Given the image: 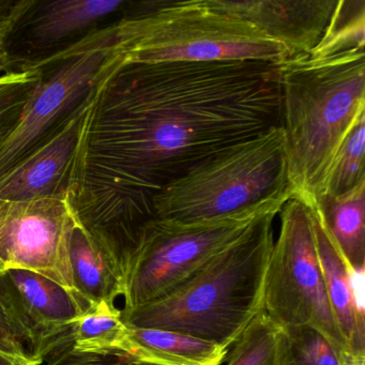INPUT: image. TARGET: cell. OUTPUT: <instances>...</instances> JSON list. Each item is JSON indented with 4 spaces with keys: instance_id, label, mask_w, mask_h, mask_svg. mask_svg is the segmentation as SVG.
Listing matches in <instances>:
<instances>
[{
    "instance_id": "1",
    "label": "cell",
    "mask_w": 365,
    "mask_h": 365,
    "mask_svg": "<svg viewBox=\"0 0 365 365\" xmlns=\"http://www.w3.org/2000/svg\"><path fill=\"white\" fill-rule=\"evenodd\" d=\"M282 125L279 65L138 63L97 86L73 208L123 250L155 217V196L209 158Z\"/></svg>"
},
{
    "instance_id": "2",
    "label": "cell",
    "mask_w": 365,
    "mask_h": 365,
    "mask_svg": "<svg viewBox=\"0 0 365 365\" xmlns=\"http://www.w3.org/2000/svg\"><path fill=\"white\" fill-rule=\"evenodd\" d=\"M279 82L288 187L315 210L339 149L365 118L364 48L292 57L279 65Z\"/></svg>"
},
{
    "instance_id": "3",
    "label": "cell",
    "mask_w": 365,
    "mask_h": 365,
    "mask_svg": "<svg viewBox=\"0 0 365 365\" xmlns=\"http://www.w3.org/2000/svg\"><path fill=\"white\" fill-rule=\"evenodd\" d=\"M279 212L258 220L168 294L135 309H121L125 324L177 331L232 347L264 312L273 223Z\"/></svg>"
},
{
    "instance_id": "4",
    "label": "cell",
    "mask_w": 365,
    "mask_h": 365,
    "mask_svg": "<svg viewBox=\"0 0 365 365\" xmlns=\"http://www.w3.org/2000/svg\"><path fill=\"white\" fill-rule=\"evenodd\" d=\"M93 34L119 68L138 63L264 61L281 65V44L228 12L215 0L151 1Z\"/></svg>"
},
{
    "instance_id": "5",
    "label": "cell",
    "mask_w": 365,
    "mask_h": 365,
    "mask_svg": "<svg viewBox=\"0 0 365 365\" xmlns=\"http://www.w3.org/2000/svg\"><path fill=\"white\" fill-rule=\"evenodd\" d=\"M292 197L287 187L230 215L185 221L149 220L125 256L123 311L150 302L180 285L258 220L279 212Z\"/></svg>"
},
{
    "instance_id": "6",
    "label": "cell",
    "mask_w": 365,
    "mask_h": 365,
    "mask_svg": "<svg viewBox=\"0 0 365 365\" xmlns=\"http://www.w3.org/2000/svg\"><path fill=\"white\" fill-rule=\"evenodd\" d=\"M282 125L209 158L164 187L155 217L200 220L230 215L287 189Z\"/></svg>"
},
{
    "instance_id": "7",
    "label": "cell",
    "mask_w": 365,
    "mask_h": 365,
    "mask_svg": "<svg viewBox=\"0 0 365 365\" xmlns=\"http://www.w3.org/2000/svg\"><path fill=\"white\" fill-rule=\"evenodd\" d=\"M279 219V237L267 268L264 313L283 328L313 329L337 351L349 354L327 294L311 210L289 200Z\"/></svg>"
},
{
    "instance_id": "8",
    "label": "cell",
    "mask_w": 365,
    "mask_h": 365,
    "mask_svg": "<svg viewBox=\"0 0 365 365\" xmlns=\"http://www.w3.org/2000/svg\"><path fill=\"white\" fill-rule=\"evenodd\" d=\"M56 63L61 65L43 74L16 127L0 144V176L66 120L115 68L110 48L91 35L29 67L43 69Z\"/></svg>"
},
{
    "instance_id": "9",
    "label": "cell",
    "mask_w": 365,
    "mask_h": 365,
    "mask_svg": "<svg viewBox=\"0 0 365 365\" xmlns=\"http://www.w3.org/2000/svg\"><path fill=\"white\" fill-rule=\"evenodd\" d=\"M72 202L71 197L0 198V273L33 271L74 289L70 241L76 213Z\"/></svg>"
},
{
    "instance_id": "10",
    "label": "cell",
    "mask_w": 365,
    "mask_h": 365,
    "mask_svg": "<svg viewBox=\"0 0 365 365\" xmlns=\"http://www.w3.org/2000/svg\"><path fill=\"white\" fill-rule=\"evenodd\" d=\"M96 97L97 87L56 129L0 176V198L18 202L51 197L73 200L82 176Z\"/></svg>"
},
{
    "instance_id": "11",
    "label": "cell",
    "mask_w": 365,
    "mask_h": 365,
    "mask_svg": "<svg viewBox=\"0 0 365 365\" xmlns=\"http://www.w3.org/2000/svg\"><path fill=\"white\" fill-rule=\"evenodd\" d=\"M0 294L24 331L31 358L42 364L71 349L73 328L93 302L29 270L0 273Z\"/></svg>"
},
{
    "instance_id": "12",
    "label": "cell",
    "mask_w": 365,
    "mask_h": 365,
    "mask_svg": "<svg viewBox=\"0 0 365 365\" xmlns=\"http://www.w3.org/2000/svg\"><path fill=\"white\" fill-rule=\"evenodd\" d=\"M215 3L281 44L292 58L309 54L319 43L337 0H215Z\"/></svg>"
},
{
    "instance_id": "13",
    "label": "cell",
    "mask_w": 365,
    "mask_h": 365,
    "mask_svg": "<svg viewBox=\"0 0 365 365\" xmlns=\"http://www.w3.org/2000/svg\"><path fill=\"white\" fill-rule=\"evenodd\" d=\"M74 289L93 303H115L125 290L123 251L108 234L87 228L76 217L70 241Z\"/></svg>"
},
{
    "instance_id": "14",
    "label": "cell",
    "mask_w": 365,
    "mask_h": 365,
    "mask_svg": "<svg viewBox=\"0 0 365 365\" xmlns=\"http://www.w3.org/2000/svg\"><path fill=\"white\" fill-rule=\"evenodd\" d=\"M228 354L225 346L185 333L130 327L123 356L151 365H222Z\"/></svg>"
},
{
    "instance_id": "15",
    "label": "cell",
    "mask_w": 365,
    "mask_h": 365,
    "mask_svg": "<svg viewBox=\"0 0 365 365\" xmlns=\"http://www.w3.org/2000/svg\"><path fill=\"white\" fill-rule=\"evenodd\" d=\"M315 210L346 262L365 266V179L339 195L324 196Z\"/></svg>"
},
{
    "instance_id": "16",
    "label": "cell",
    "mask_w": 365,
    "mask_h": 365,
    "mask_svg": "<svg viewBox=\"0 0 365 365\" xmlns=\"http://www.w3.org/2000/svg\"><path fill=\"white\" fill-rule=\"evenodd\" d=\"M311 213L318 260L337 326L347 344L349 354H365V350L359 346L356 337L347 264L327 232L319 213L316 210H311Z\"/></svg>"
},
{
    "instance_id": "17",
    "label": "cell",
    "mask_w": 365,
    "mask_h": 365,
    "mask_svg": "<svg viewBox=\"0 0 365 365\" xmlns=\"http://www.w3.org/2000/svg\"><path fill=\"white\" fill-rule=\"evenodd\" d=\"M125 5V0L50 1L38 12L31 35L41 46L55 43L97 24Z\"/></svg>"
},
{
    "instance_id": "18",
    "label": "cell",
    "mask_w": 365,
    "mask_h": 365,
    "mask_svg": "<svg viewBox=\"0 0 365 365\" xmlns=\"http://www.w3.org/2000/svg\"><path fill=\"white\" fill-rule=\"evenodd\" d=\"M130 327L115 303H93L78 318L72 334L71 351L98 356H123L129 339Z\"/></svg>"
},
{
    "instance_id": "19",
    "label": "cell",
    "mask_w": 365,
    "mask_h": 365,
    "mask_svg": "<svg viewBox=\"0 0 365 365\" xmlns=\"http://www.w3.org/2000/svg\"><path fill=\"white\" fill-rule=\"evenodd\" d=\"M288 343L283 327L262 312L232 345L227 365H287Z\"/></svg>"
},
{
    "instance_id": "20",
    "label": "cell",
    "mask_w": 365,
    "mask_h": 365,
    "mask_svg": "<svg viewBox=\"0 0 365 365\" xmlns=\"http://www.w3.org/2000/svg\"><path fill=\"white\" fill-rule=\"evenodd\" d=\"M365 1L337 0L330 23L319 43L309 53L312 57H328L352 48H364Z\"/></svg>"
},
{
    "instance_id": "21",
    "label": "cell",
    "mask_w": 365,
    "mask_h": 365,
    "mask_svg": "<svg viewBox=\"0 0 365 365\" xmlns=\"http://www.w3.org/2000/svg\"><path fill=\"white\" fill-rule=\"evenodd\" d=\"M43 74V69L23 66L21 70H14L0 76V144L16 127Z\"/></svg>"
},
{
    "instance_id": "22",
    "label": "cell",
    "mask_w": 365,
    "mask_h": 365,
    "mask_svg": "<svg viewBox=\"0 0 365 365\" xmlns=\"http://www.w3.org/2000/svg\"><path fill=\"white\" fill-rule=\"evenodd\" d=\"M364 150L365 118H363L339 149L326 195H339L365 179Z\"/></svg>"
},
{
    "instance_id": "23",
    "label": "cell",
    "mask_w": 365,
    "mask_h": 365,
    "mask_svg": "<svg viewBox=\"0 0 365 365\" xmlns=\"http://www.w3.org/2000/svg\"><path fill=\"white\" fill-rule=\"evenodd\" d=\"M284 330L288 343L287 365H344L343 354L313 329L292 327Z\"/></svg>"
},
{
    "instance_id": "24",
    "label": "cell",
    "mask_w": 365,
    "mask_h": 365,
    "mask_svg": "<svg viewBox=\"0 0 365 365\" xmlns=\"http://www.w3.org/2000/svg\"><path fill=\"white\" fill-rule=\"evenodd\" d=\"M0 349L24 360H35L31 358L27 349V339L24 331L16 322L9 304L1 294H0Z\"/></svg>"
},
{
    "instance_id": "25",
    "label": "cell",
    "mask_w": 365,
    "mask_h": 365,
    "mask_svg": "<svg viewBox=\"0 0 365 365\" xmlns=\"http://www.w3.org/2000/svg\"><path fill=\"white\" fill-rule=\"evenodd\" d=\"M347 264V262H346ZM352 311L356 322L359 346L365 350V266L354 267L347 264Z\"/></svg>"
},
{
    "instance_id": "26",
    "label": "cell",
    "mask_w": 365,
    "mask_h": 365,
    "mask_svg": "<svg viewBox=\"0 0 365 365\" xmlns=\"http://www.w3.org/2000/svg\"><path fill=\"white\" fill-rule=\"evenodd\" d=\"M42 365H151L123 356H98L76 354L71 350L63 352Z\"/></svg>"
},
{
    "instance_id": "27",
    "label": "cell",
    "mask_w": 365,
    "mask_h": 365,
    "mask_svg": "<svg viewBox=\"0 0 365 365\" xmlns=\"http://www.w3.org/2000/svg\"><path fill=\"white\" fill-rule=\"evenodd\" d=\"M36 5L35 0H0V26L10 22H21Z\"/></svg>"
},
{
    "instance_id": "28",
    "label": "cell",
    "mask_w": 365,
    "mask_h": 365,
    "mask_svg": "<svg viewBox=\"0 0 365 365\" xmlns=\"http://www.w3.org/2000/svg\"><path fill=\"white\" fill-rule=\"evenodd\" d=\"M19 23L20 22H10L0 26V76H3L8 72L14 71L12 66L16 61H14V57L8 52L7 40L9 36L14 33Z\"/></svg>"
},
{
    "instance_id": "29",
    "label": "cell",
    "mask_w": 365,
    "mask_h": 365,
    "mask_svg": "<svg viewBox=\"0 0 365 365\" xmlns=\"http://www.w3.org/2000/svg\"><path fill=\"white\" fill-rule=\"evenodd\" d=\"M0 365H42V363L36 360H24L0 349Z\"/></svg>"
},
{
    "instance_id": "30",
    "label": "cell",
    "mask_w": 365,
    "mask_h": 365,
    "mask_svg": "<svg viewBox=\"0 0 365 365\" xmlns=\"http://www.w3.org/2000/svg\"><path fill=\"white\" fill-rule=\"evenodd\" d=\"M344 365H365V354H343Z\"/></svg>"
}]
</instances>
